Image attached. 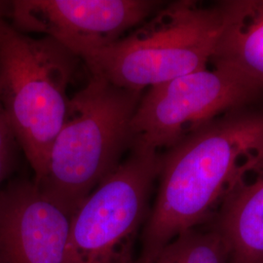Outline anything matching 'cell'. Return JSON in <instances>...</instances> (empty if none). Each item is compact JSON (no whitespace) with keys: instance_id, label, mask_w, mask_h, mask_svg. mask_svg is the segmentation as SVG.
Segmentation results:
<instances>
[{"instance_id":"6da1fadb","label":"cell","mask_w":263,"mask_h":263,"mask_svg":"<svg viewBox=\"0 0 263 263\" xmlns=\"http://www.w3.org/2000/svg\"><path fill=\"white\" fill-rule=\"evenodd\" d=\"M263 156V113L219 116L161 154L159 187L138 261L196 228L241 174Z\"/></svg>"},{"instance_id":"3957f363","label":"cell","mask_w":263,"mask_h":263,"mask_svg":"<svg viewBox=\"0 0 263 263\" xmlns=\"http://www.w3.org/2000/svg\"><path fill=\"white\" fill-rule=\"evenodd\" d=\"M79 60L55 39L29 36L0 16V103L33 180L65 120Z\"/></svg>"},{"instance_id":"277c9868","label":"cell","mask_w":263,"mask_h":263,"mask_svg":"<svg viewBox=\"0 0 263 263\" xmlns=\"http://www.w3.org/2000/svg\"><path fill=\"white\" fill-rule=\"evenodd\" d=\"M222 20L218 7L179 0L113 42L80 58L91 76L143 93L179 76L208 67Z\"/></svg>"},{"instance_id":"7a4b0ae2","label":"cell","mask_w":263,"mask_h":263,"mask_svg":"<svg viewBox=\"0 0 263 263\" xmlns=\"http://www.w3.org/2000/svg\"><path fill=\"white\" fill-rule=\"evenodd\" d=\"M142 94L91 76L69 99L43 172L33 180L40 190L72 215L131 149L132 120Z\"/></svg>"},{"instance_id":"7c38bea8","label":"cell","mask_w":263,"mask_h":263,"mask_svg":"<svg viewBox=\"0 0 263 263\" xmlns=\"http://www.w3.org/2000/svg\"><path fill=\"white\" fill-rule=\"evenodd\" d=\"M17 146L18 143L0 103V190L13 167Z\"/></svg>"},{"instance_id":"30bf717a","label":"cell","mask_w":263,"mask_h":263,"mask_svg":"<svg viewBox=\"0 0 263 263\" xmlns=\"http://www.w3.org/2000/svg\"><path fill=\"white\" fill-rule=\"evenodd\" d=\"M222 26L211 62L245 76L263 89V0L218 4Z\"/></svg>"},{"instance_id":"52a82bcc","label":"cell","mask_w":263,"mask_h":263,"mask_svg":"<svg viewBox=\"0 0 263 263\" xmlns=\"http://www.w3.org/2000/svg\"><path fill=\"white\" fill-rule=\"evenodd\" d=\"M163 6L153 0L0 1V16L24 33L53 38L76 56L106 47Z\"/></svg>"},{"instance_id":"ba28073f","label":"cell","mask_w":263,"mask_h":263,"mask_svg":"<svg viewBox=\"0 0 263 263\" xmlns=\"http://www.w3.org/2000/svg\"><path fill=\"white\" fill-rule=\"evenodd\" d=\"M71 214L33 180L0 190V263H64Z\"/></svg>"},{"instance_id":"8fae6325","label":"cell","mask_w":263,"mask_h":263,"mask_svg":"<svg viewBox=\"0 0 263 263\" xmlns=\"http://www.w3.org/2000/svg\"><path fill=\"white\" fill-rule=\"evenodd\" d=\"M137 263H229L226 246L213 227L196 228L176 237L157 254Z\"/></svg>"},{"instance_id":"9c48e42d","label":"cell","mask_w":263,"mask_h":263,"mask_svg":"<svg viewBox=\"0 0 263 263\" xmlns=\"http://www.w3.org/2000/svg\"><path fill=\"white\" fill-rule=\"evenodd\" d=\"M218 208L214 228L229 263H263V156L241 174Z\"/></svg>"},{"instance_id":"8992f818","label":"cell","mask_w":263,"mask_h":263,"mask_svg":"<svg viewBox=\"0 0 263 263\" xmlns=\"http://www.w3.org/2000/svg\"><path fill=\"white\" fill-rule=\"evenodd\" d=\"M213 66L143 92L132 120V145L169 149L260 90L234 70Z\"/></svg>"},{"instance_id":"5b68a950","label":"cell","mask_w":263,"mask_h":263,"mask_svg":"<svg viewBox=\"0 0 263 263\" xmlns=\"http://www.w3.org/2000/svg\"><path fill=\"white\" fill-rule=\"evenodd\" d=\"M159 151L132 145L129 155L70 218L64 263H137L134 246L147 218Z\"/></svg>"}]
</instances>
